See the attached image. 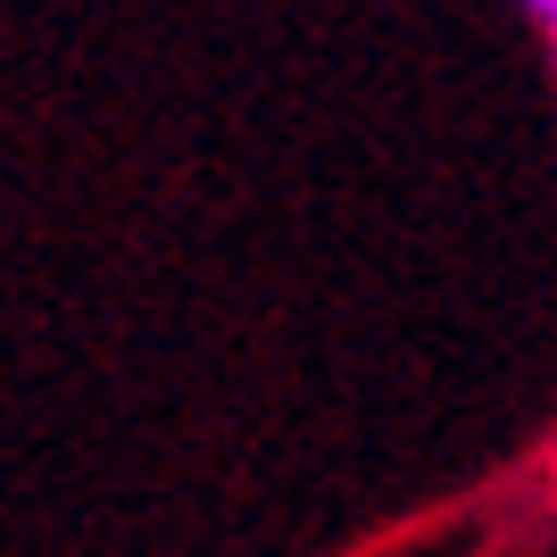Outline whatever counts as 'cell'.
<instances>
[{
	"mask_svg": "<svg viewBox=\"0 0 557 557\" xmlns=\"http://www.w3.org/2000/svg\"><path fill=\"white\" fill-rule=\"evenodd\" d=\"M524 9H533V17H549V25H557V0H524Z\"/></svg>",
	"mask_w": 557,
	"mask_h": 557,
	"instance_id": "obj_1",
	"label": "cell"
}]
</instances>
